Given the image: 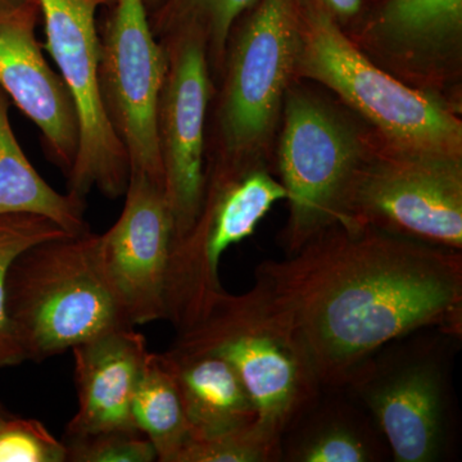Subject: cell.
<instances>
[{
  "label": "cell",
  "instance_id": "cell-1",
  "mask_svg": "<svg viewBox=\"0 0 462 462\" xmlns=\"http://www.w3.org/2000/svg\"><path fill=\"white\" fill-rule=\"evenodd\" d=\"M254 285L285 319L321 387H343L374 352L412 331L462 337V252L337 224Z\"/></svg>",
  "mask_w": 462,
  "mask_h": 462
},
{
  "label": "cell",
  "instance_id": "cell-2",
  "mask_svg": "<svg viewBox=\"0 0 462 462\" xmlns=\"http://www.w3.org/2000/svg\"><path fill=\"white\" fill-rule=\"evenodd\" d=\"M300 18L294 0H257L231 29L215 88L206 171L269 167L288 88L296 80Z\"/></svg>",
  "mask_w": 462,
  "mask_h": 462
},
{
  "label": "cell",
  "instance_id": "cell-3",
  "mask_svg": "<svg viewBox=\"0 0 462 462\" xmlns=\"http://www.w3.org/2000/svg\"><path fill=\"white\" fill-rule=\"evenodd\" d=\"M296 5V80L329 89L387 144L462 156L457 103L398 80L358 50L327 12L307 3Z\"/></svg>",
  "mask_w": 462,
  "mask_h": 462
},
{
  "label": "cell",
  "instance_id": "cell-4",
  "mask_svg": "<svg viewBox=\"0 0 462 462\" xmlns=\"http://www.w3.org/2000/svg\"><path fill=\"white\" fill-rule=\"evenodd\" d=\"M461 337L412 331L367 357L343 387L378 425L396 462H439L457 446L452 365Z\"/></svg>",
  "mask_w": 462,
  "mask_h": 462
},
{
  "label": "cell",
  "instance_id": "cell-5",
  "mask_svg": "<svg viewBox=\"0 0 462 462\" xmlns=\"http://www.w3.org/2000/svg\"><path fill=\"white\" fill-rule=\"evenodd\" d=\"M90 229L32 245L12 263L5 310L26 361H42L111 331L134 328L97 261Z\"/></svg>",
  "mask_w": 462,
  "mask_h": 462
},
{
  "label": "cell",
  "instance_id": "cell-6",
  "mask_svg": "<svg viewBox=\"0 0 462 462\" xmlns=\"http://www.w3.org/2000/svg\"><path fill=\"white\" fill-rule=\"evenodd\" d=\"M170 348L226 360L256 404L258 424L279 439L321 389L296 334L256 285L243 294L223 289Z\"/></svg>",
  "mask_w": 462,
  "mask_h": 462
},
{
  "label": "cell",
  "instance_id": "cell-7",
  "mask_svg": "<svg viewBox=\"0 0 462 462\" xmlns=\"http://www.w3.org/2000/svg\"><path fill=\"white\" fill-rule=\"evenodd\" d=\"M278 133L279 180L289 206L282 245L291 254L339 223L346 190L376 135L300 80L288 88Z\"/></svg>",
  "mask_w": 462,
  "mask_h": 462
},
{
  "label": "cell",
  "instance_id": "cell-8",
  "mask_svg": "<svg viewBox=\"0 0 462 462\" xmlns=\"http://www.w3.org/2000/svg\"><path fill=\"white\" fill-rule=\"evenodd\" d=\"M338 224L462 252V156L394 147L376 136Z\"/></svg>",
  "mask_w": 462,
  "mask_h": 462
},
{
  "label": "cell",
  "instance_id": "cell-9",
  "mask_svg": "<svg viewBox=\"0 0 462 462\" xmlns=\"http://www.w3.org/2000/svg\"><path fill=\"white\" fill-rule=\"evenodd\" d=\"M287 191L269 167L240 172L206 171L205 196L189 230L173 240L166 284V320L176 333L200 320L223 291L221 257L254 236Z\"/></svg>",
  "mask_w": 462,
  "mask_h": 462
},
{
  "label": "cell",
  "instance_id": "cell-10",
  "mask_svg": "<svg viewBox=\"0 0 462 462\" xmlns=\"http://www.w3.org/2000/svg\"><path fill=\"white\" fill-rule=\"evenodd\" d=\"M44 18V50L60 69L74 100L80 142L69 191L85 199L93 188L120 199L130 179L129 158L109 123L100 97L97 14L115 0H38Z\"/></svg>",
  "mask_w": 462,
  "mask_h": 462
},
{
  "label": "cell",
  "instance_id": "cell-11",
  "mask_svg": "<svg viewBox=\"0 0 462 462\" xmlns=\"http://www.w3.org/2000/svg\"><path fill=\"white\" fill-rule=\"evenodd\" d=\"M100 25L99 90L106 114L129 158L130 173L163 188L157 108L167 51L152 32L144 0H115Z\"/></svg>",
  "mask_w": 462,
  "mask_h": 462
},
{
  "label": "cell",
  "instance_id": "cell-12",
  "mask_svg": "<svg viewBox=\"0 0 462 462\" xmlns=\"http://www.w3.org/2000/svg\"><path fill=\"white\" fill-rule=\"evenodd\" d=\"M160 42L169 67L158 100L157 138L173 242L190 229L205 196L207 129L215 83L206 41L199 32L180 30Z\"/></svg>",
  "mask_w": 462,
  "mask_h": 462
},
{
  "label": "cell",
  "instance_id": "cell-13",
  "mask_svg": "<svg viewBox=\"0 0 462 462\" xmlns=\"http://www.w3.org/2000/svg\"><path fill=\"white\" fill-rule=\"evenodd\" d=\"M345 32L398 80L452 100L462 67V0H365Z\"/></svg>",
  "mask_w": 462,
  "mask_h": 462
},
{
  "label": "cell",
  "instance_id": "cell-14",
  "mask_svg": "<svg viewBox=\"0 0 462 462\" xmlns=\"http://www.w3.org/2000/svg\"><path fill=\"white\" fill-rule=\"evenodd\" d=\"M123 212L97 236V261L130 324L166 320V284L173 238L163 188L130 173Z\"/></svg>",
  "mask_w": 462,
  "mask_h": 462
},
{
  "label": "cell",
  "instance_id": "cell-15",
  "mask_svg": "<svg viewBox=\"0 0 462 462\" xmlns=\"http://www.w3.org/2000/svg\"><path fill=\"white\" fill-rule=\"evenodd\" d=\"M41 14L38 0L0 5V88L39 127L45 153L67 178L78 156L80 127L71 94L36 38Z\"/></svg>",
  "mask_w": 462,
  "mask_h": 462
},
{
  "label": "cell",
  "instance_id": "cell-16",
  "mask_svg": "<svg viewBox=\"0 0 462 462\" xmlns=\"http://www.w3.org/2000/svg\"><path fill=\"white\" fill-rule=\"evenodd\" d=\"M71 351L79 409L63 436L139 430L133 419V400L149 352L144 336L125 328L80 343Z\"/></svg>",
  "mask_w": 462,
  "mask_h": 462
},
{
  "label": "cell",
  "instance_id": "cell-17",
  "mask_svg": "<svg viewBox=\"0 0 462 462\" xmlns=\"http://www.w3.org/2000/svg\"><path fill=\"white\" fill-rule=\"evenodd\" d=\"M389 460L378 425L345 387H321L281 437V462Z\"/></svg>",
  "mask_w": 462,
  "mask_h": 462
},
{
  "label": "cell",
  "instance_id": "cell-18",
  "mask_svg": "<svg viewBox=\"0 0 462 462\" xmlns=\"http://www.w3.org/2000/svg\"><path fill=\"white\" fill-rule=\"evenodd\" d=\"M163 356L178 384L190 437H214L257 421L256 404L226 360L172 348Z\"/></svg>",
  "mask_w": 462,
  "mask_h": 462
},
{
  "label": "cell",
  "instance_id": "cell-19",
  "mask_svg": "<svg viewBox=\"0 0 462 462\" xmlns=\"http://www.w3.org/2000/svg\"><path fill=\"white\" fill-rule=\"evenodd\" d=\"M11 99L0 88V216L32 214L50 218L69 234L89 230L85 199L60 194L33 169L9 121Z\"/></svg>",
  "mask_w": 462,
  "mask_h": 462
},
{
  "label": "cell",
  "instance_id": "cell-20",
  "mask_svg": "<svg viewBox=\"0 0 462 462\" xmlns=\"http://www.w3.org/2000/svg\"><path fill=\"white\" fill-rule=\"evenodd\" d=\"M133 419L156 449L158 462H173L190 438L178 384L163 354L148 352L134 394Z\"/></svg>",
  "mask_w": 462,
  "mask_h": 462
},
{
  "label": "cell",
  "instance_id": "cell-21",
  "mask_svg": "<svg viewBox=\"0 0 462 462\" xmlns=\"http://www.w3.org/2000/svg\"><path fill=\"white\" fill-rule=\"evenodd\" d=\"M257 0H163L149 14L154 36L165 38L180 30H196L205 38L214 83L223 69L231 29Z\"/></svg>",
  "mask_w": 462,
  "mask_h": 462
},
{
  "label": "cell",
  "instance_id": "cell-22",
  "mask_svg": "<svg viewBox=\"0 0 462 462\" xmlns=\"http://www.w3.org/2000/svg\"><path fill=\"white\" fill-rule=\"evenodd\" d=\"M69 234L50 218L42 216H0V369L17 366L26 361L25 354L21 348L5 310V284L12 263L32 245Z\"/></svg>",
  "mask_w": 462,
  "mask_h": 462
},
{
  "label": "cell",
  "instance_id": "cell-23",
  "mask_svg": "<svg viewBox=\"0 0 462 462\" xmlns=\"http://www.w3.org/2000/svg\"><path fill=\"white\" fill-rule=\"evenodd\" d=\"M173 462H281V439L256 421L214 437H190Z\"/></svg>",
  "mask_w": 462,
  "mask_h": 462
},
{
  "label": "cell",
  "instance_id": "cell-24",
  "mask_svg": "<svg viewBox=\"0 0 462 462\" xmlns=\"http://www.w3.org/2000/svg\"><path fill=\"white\" fill-rule=\"evenodd\" d=\"M66 462H153L156 449L141 430H106L63 436Z\"/></svg>",
  "mask_w": 462,
  "mask_h": 462
},
{
  "label": "cell",
  "instance_id": "cell-25",
  "mask_svg": "<svg viewBox=\"0 0 462 462\" xmlns=\"http://www.w3.org/2000/svg\"><path fill=\"white\" fill-rule=\"evenodd\" d=\"M0 462H66L62 440L36 419L0 407Z\"/></svg>",
  "mask_w": 462,
  "mask_h": 462
},
{
  "label": "cell",
  "instance_id": "cell-26",
  "mask_svg": "<svg viewBox=\"0 0 462 462\" xmlns=\"http://www.w3.org/2000/svg\"><path fill=\"white\" fill-rule=\"evenodd\" d=\"M296 2L307 3L321 8L345 30L354 25L365 5V0H296Z\"/></svg>",
  "mask_w": 462,
  "mask_h": 462
},
{
  "label": "cell",
  "instance_id": "cell-27",
  "mask_svg": "<svg viewBox=\"0 0 462 462\" xmlns=\"http://www.w3.org/2000/svg\"><path fill=\"white\" fill-rule=\"evenodd\" d=\"M163 0H144L145 7H147L148 14H151L152 12L156 11L161 5H162Z\"/></svg>",
  "mask_w": 462,
  "mask_h": 462
},
{
  "label": "cell",
  "instance_id": "cell-28",
  "mask_svg": "<svg viewBox=\"0 0 462 462\" xmlns=\"http://www.w3.org/2000/svg\"><path fill=\"white\" fill-rule=\"evenodd\" d=\"M32 2V0H0V5H17V3Z\"/></svg>",
  "mask_w": 462,
  "mask_h": 462
},
{
  "label": "cell",
  "instance_id": "cell-29",
  "mask_svg": "<svg viewBox=\"0 0 462 462\" xmlns=\"http://www.w3.org/2000/svg\"><path fill=\"white\" fill-rule=\"evenodd\" d=\"M2 406H3V404H2V403H0V407H2Z\"/></svg>",
  "mask_w": 462,
  "mask_h": 462
}]
</instances>
